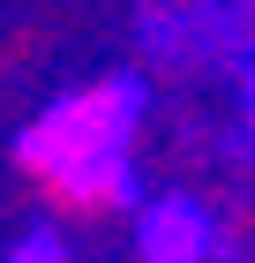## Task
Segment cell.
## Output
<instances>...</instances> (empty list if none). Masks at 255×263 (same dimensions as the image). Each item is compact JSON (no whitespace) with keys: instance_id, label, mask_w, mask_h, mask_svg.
<instances>
[{"instance_id":"cell-2","label":"cell","mask_w":255,"mask_h":263,"mask_svg":"<svg viewBox=\"0 0 255 263\" xmlns=\"http://www.w3.org/2000/svg\"><path fill=\"white\" fill-rule=\"evenodd\" d=\"M203 211H188V203H165V211H150V226H143V248H150V263H195L203 256Z\"/></svg>"},{"instance_id":"cell-1","label":"cell","mask_w":255,"mask_h":263,"mask_svg":"<svg viewBox=\"0 0 255 263\" xmlns=\"http://www.w3.org/2000/svg\"><path fill=\"white\" fill-rule=\"evenodd\" d=\"M128 128H135L128 83H98L83 98H60L23 136V173L68 211H113V203H128Z\"/></svg>"}]
</instances>
